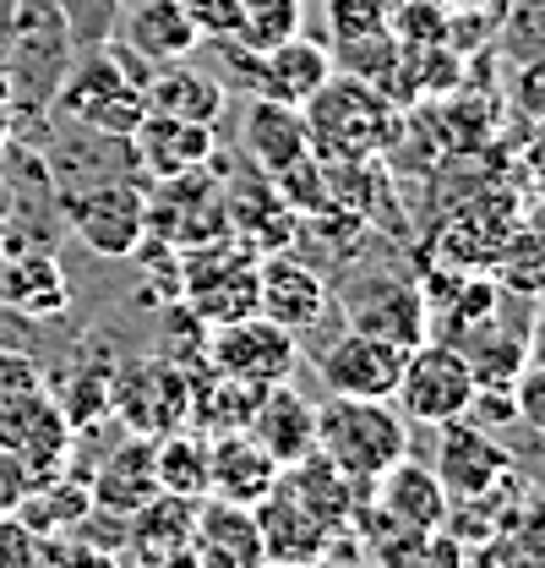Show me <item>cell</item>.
<instances>
[{
  "label": "cell",
  "mask_w": 545,
  "mask_h": 568,
  "mask_svg": "<svg viewBox=\"0 0 545 568\" xmlns=\"http://www.w3.org/2000/svg\"><path fill=\"white\" fill-rule=\"evenodd\" d=\"M28 487H33V470L11 448H0V514H17V503L28 497Z\"/></svg>",
  "instance_id": "cell-41"
},
{
  "label": "cell",
  "mask_w": 545,
  "mask_h": 568,
  "mask_svg": "<svg viewBox=\"0 0 545 568\" xmlns=\"http://www.w3.org/2000/svg\"><path fill=\"white\" fill-rule=\"evenodd\" d=\"M333 306L343 312V328H360V334H377V339H393L414 351L425 339V290L414 280L399 274H354L349 284L333 290Z\"/></svg>",
  "instance_id": "cell-10"
},
{
  "label": "cell",
  "mask_w": 545,
  "mask_h": 568,
  "mask_svg": "<svg viewBox=\"0 0 545 568\" xmlns=\"http://www.w3.org/2000/svg\"><path fill=\"white\" fill-rule=\"evenodd\" d=\"M496 50L524 67V61H545V0H513L496 17Z\"/></svg>",
  "instance_id": "cell-32"
},
{
  "label": "cell",
  "mask_w": 545,
  "mask_h": 568,
  "mask_svg": "<svg viewBox=\"0 0 545 568\" xmlns=\"http://www.w3.org/2000/svg\"><path fill=\"white\" fill-rule=\"evenodd\" d=\"M203 366L235 377V383H251V388H272V383H289L295 366H300V345L289 328H278L263 312H246L235 323H218L203 328Z\"/></svg>",
  "instance_id": "cell-8"
},
{
  "label": "cell",
  "mask_w": 545,
  "mask_h": 568,
  "mask_svg": "<svg viewBox=\"0 0 545 568\" xmlns=\"http://www.w3.org/2000/svg\"><path fill=\"white\" fill-rule=\"evenodd\" d=\"M480 568H491V564H480Z\"/></svg>",
  "instance_id": "cell-46"
},
{
  "label": "cell",
  "mask_w": 545,
  "mask_h": 568,
  "mask_svg": "<svg viewBox=\"0 0 545 568\" xmlns=\"http://www.w3.org/2000/svg\"><path fill=\"white\" fill-rule=\"evenodd\" d=\"M44 170H50V186L55 197H82L93 186H110V181H147L136 170V148L132 138H115V132H93L82 121H66V115H50L44 121V138L33 142Z\"/></svg>",
  "instance_id": "cell-5"
},
{
  "label": "cell",
  "mask_w": 545,
  "mask_h": 568,
  "mask_svg": "<svg viewBox=\"0 0 545 568\" xmlns=\"http://www.w3.org/2000/svg\"><path fill=\"white\" fill-rule=\"evenodd\" d=\"M388 11L393 0H322V17H328V39H360V33H382L388 28Z\"/></svg>",
  "instance_id": "cell-34"
},
{
  "label": "cell",
  "mask_w": 545,
  "mask_h": 568,
  "mask_svg": "<svg viewBox=\"0 0 545 568\" xmlns=\"http://www.w3.org/2000/svg\"><path fill=\"white\" fill-rule=\"evenodd\" d=\"M224 61V88H246L251 99H278V104H306L328 77H333V50L311 33H289L272 50H240V44H203Z\"/></svg>",
  "instance_id": "cell-4"
},
{
  "label": "cell",
  "mask_w": 545,
  "mask_h": 568,
  "mask_svg": "<svg viewBox=\"0 0 545 568\" xmlns=\"http://www.w3.org/2000/svg\"><path fill=\"white\" fill-rule=\"evenodd\" d=\"M404 345L343 328L339 339H328V351H317V377L328 394L343 399H393L399 372H404Z\"/></svg>",
  "instance_id": "cell-13"
},
{
  "label": "cell",
  "mask_w": 545,
  "mask_h": 568,
  "mask_svg": "<svg viewBox=\"0 0 545 568\" xmlns=\"http://www.w3.org/2000/svg\"><path fill=\"white\" fill-rule=\"evenodd\" d=\"M317 454H328L354 487H371L409 454V422L393 410V399L328 394L317 405Z\"/></svg>",
  "instance_id": "cell-3"
},
{
  "label": "cell",
  "mask_w": 545,
  "mask_h": 568,
  "mask_svg": "<svg viewBox=\"0 0 545 568\" xmlns=\"http://www.w3.org/2000/svg\"><path fill=\"white\" fill-rule=\"evenodd\" d=\"M136 170L147 181H169L186 170H207L218 153V126H197V121H175V115H142L132 132Z\"/></svg>",
  "instance_id": "cell-17"
},
{
  "label": "cell",
  "mask_w": 545,
  "mask_h": 568,
  "mask_svg": "<svg viewBox=\"0 0 545 568\" xmlns=\"http://www.w3.org/2000/svg\"><path fill=\"white\" fill-rule=\"evenodd\" d=\"M44 388L55 399V410L66 416L71 432H93V426L115 422V355H93V345L71 355L61 372H44Z\"/></svg>",
  "instance_id": "cell-19"
},
{
  "label": "cell",
  "mask_w": 545,
  "mask_h": 568,
  "mask_svg": "<svg viewBox=\"0 0 545 568\" xmlns=\"http://www.w3.org/2000/svg\"><path fill=\"white\" fill-rule=\"evenodd\" d=\"M0 568H50V541L33 536L17 514H0Z\"/></svg>",
  "instance_id": "cell-36"
},
{
  "label": "cell",
  "mask_w": 545,
  "mask_h": 568,
  "mask_svg": "<svg viewBox=\"0 0 545 568\" xmlns=\"http://www.w3.org/2000/svg\"><path fill=\"white\" fill-rule=\"evenodd\" d=\"M257 536H263V558L278 568H300V564H322L328 558V547H333V525L328 519H317L306 503L295 493H284V487H272L257 508Z\"/></svg>",
  "instance_id": "cell-15"
},
{
  "label": "cell",
  "mask_w": 545,
  "mask_h": 568,
  "mask_svg": "<svg viewBox=\"0 0 545 568\" xmlns=\"http://www.w3.org/2000/svg\"><path fill=\"white\" fill-rule=\"evenodd\" d=\"M197 503L203 497H175V493L147 497L136 514H126V552L121 558H132L136 568H158L169 552H181L192 541Z\"/></svg>",
  "instance_id": "cell-25"
},
{
  "label": "cell",
  "mask_w": 545,
  "mask_h": 568,
  "mask_svg": "<svg viewBox=\"0 0 545 568\" xmlns=\"http://www.w3.org/2000/svg\"><path fill=\"white\" fill-rule=\"evenodd\" d=\"M414 568H480V552L464 547L459 536H448V530H425V541L414 552Z\"/></svg>",
  "instance_id": "cell-38"
},
{
  "label": "cell",
  "mask_w": 545,
  "mask_h": 568,
  "mask_svg": "<svg viewBox=\"0 0 545 568\" xmlns=\"http://www.w3.org/2000/svg\"><path fill=\"white\" fill-rule=\"evenodd\" d=\"M88 493H93V503H104L115 514H136L147 497H158L153 437H136V432L121 426V443H110L104 459L88 470Z\"/></svg>",
  "instance_id": "cell-22"
},
{
  "label": "cell",
  "mask_w": 545,
  "mask_h": 568,
  "mask_svg": "<svg viewBox=\"0 0 545 568\" xmlns=\"http://www.w3.org/2000/svg\"><path fill=\"white\" fill-rule=\"evenodd\" d=\"M142 104L153 115H175V121H197V126H218L224 110H229V88L224 77L192 67V61H169V67H153L142 82Z\"/></svg>",
  "instance_id": "cell-20"
},
{
  "label": "cell",
  "mask_w": 545,
  "mask_h": 568,
  "mask_svg": "<svg viewBox=\"0 0 545 568\" xmlns=\"http://www.w3.org/2000/svg\"><path fill=\"white\" fill-rule=\"evenodd\" d=\"M110 39L121 50H132L136 61H147V67L192 61L203 50V39H197V28L186 17V0H126Z\"/></svg>",
  "instance_id": "cell-14"
},
{
  "label": "cell",
  "mask_w": 545,
  "mask_h": 568,
  "mask_svg": "<svg viewBox=\"0 0 545 568\" xmlns=\"http://www.w3.org/2000/svg\"><path fill=\"white\" fill-rule=\"evenodd\" d=\"M88 503H93L88 481H82L76 470H55V476H39V481L28 487V497L17 503V519H22L33 536L55 541V536H66L71 525L82 519Z\"/></svg>",
  "instance_id": "cell-27"
},
{
  "label": "cell",
  "mask_w": 545,
  "mask_h": 568,
  "mask_svg": "<svg viewBox=\"0 0 545 568\" xmlns=\"http://www.w3.org/2000/svg\"><path fill=\"white\" fill-rule=\"evenodd\" d=\"M251 568H278V564H268V558H263V564H251Z\"/></svg>",
  "instance_id": "cell-45"
},
{
  "label": "cell",
  "mask_w": 545,
  "mask_h": 568,
  "mask_svg": "<svg viewBox=\"0 0 545 568\" xmlns=\"http://www.w3.org/2000/svg\"><path fill=\"white\" fill-rule=\"evenodd\" d=\"M246 432L268 448L278 465H295V459H306L317 448V405L306 394H295L289 383H272V388H263Z\"/></svg>",
  "instance_id": "cell-24"
},
{
  "label": "cell",
  "mask_w": 545,
  "mask_h": 568,
  "mask_svg": "<svg viewBox=\"0 0 545 568\" xmlns=\"http://www.w3.org/2000/svg\"><path fill=\"white\" fill-rule=\"evenodd\" d=\"M66 230L104 263H126L147 241V181H110L61 203Z\"/></svg>",
  "instance_id": "cell-9"
},
{
  "label": "cell",
  "mask_w": 545,
  "mask_h": 568,
  "mask_svg": "<svg viewBox=\"0 0 545 568\" xmlns=\"http://www.w3.org/2000/svg\"><path fill=\"white\" fill-rule=\"evenodd\" d=\"M491 268H496V284L513 295H545V230L513 224V235L496 246Z\"/></svg>",
  "instance_id": "cell-30"
},
{
  "label": "cell",
  "mask_w": 545,
  "mask_h": 568,
  "mask_svg": "<svg viewBox=\"0 0 545 568\" xmlns=\"http://www.w3.org/2000/svg\"><path fill=\"white\" fill-rule=\"evenodd\" d=\"M278 487H284V493H295L306 508H311V514H317V519H328L333 530H343V525H349L354 503H360V493H366V487H354L339 465H333L328 454H317V448H311L306 459L284 465Z\"/></svg>",
  "instance_id": "cell-26"
},
{
  "label": "cell",
  "mask_w": 545,
  "mask_h": 568,
  "mask_svg": "<svg viewBox=\"0 0 545 568\" xmlns=\"http://www.w3.org/2000/svg\"><path fill=\"white\" fill-rule=\"evenodd\" d=\"M257 312L289 334H311L333 312V284L317 263L295 257L289 246L257 257Z\"/></svg>",
  "instance_id": "cell-12"
},
{
  "label": "cell",
  "mask_w": 545,
  "mask_h": 568,
  "mask_svg": "<svg viewBox=\"0 0 545 568\" xmlns=\"http://www.w3.org/2000/svg\"><path fill=\"white\" fill-rule=\"evenodd\" d=\"M513 422H524L535 437H545V366L524 361L513 377Z\"/></svg>",
  "instance_id": "cell-37"
},
{
  "label": "cell",
  "mask_w": 545,
  "mask_h": 568,
  "mask_svg": "<svg viewBox=\"0 0 545 568\" xmlns=\"http://www.w3.org/2000/svg\"><path fill=\"white\" fill-rule=\"evenodd\" d=\"M207 437H213V454H207V497L257 508V503L278 487L284 465L272 459L246 426H240V432H207Z\"/></svg>",
  "instance_id": "cell-16"
},
{
  "label": "cell",
  "mask_w": 545,
  "mask_h": 568,
  "mask_svg": "<svg viewBox=\"0 0 545 568\" xmlns=\"http://www.w3.org/2000/svg\"><path fill=\"white\" fill-rule=\"evenodd\" d=\"M306 33V0H240V50H272Z\"/></svg>",
  "instance_id": "cell-31"
},
{
  "label": "cell",
  "mask_w": 545,
  "mask_h": 568,
  "mask_svg": "<svg viewBox=\"0 0 545 568\" xmlns=\"http://www.w3.org/2000/svg\"><path fill=\"white\" fill-rule=\"evenodd\" d=\"M0 306L17 317H61L71 306V280L55 257V246H22L0 257Z\"/></svg>",
  "instance_id": "cell-18"
},
{
  "label": "cell",
  "mask_w": 545,
  "mask_h": 568,
  "mask_svg": "<svg viewBox=\"0 0 545 568\" xmlns=\"http://www.w3.org/2000/svg\"><path fill=\"white\" fill-rule=\"evenodd\" d=\"M207 454L213 437L203 426H175L164 437H153V470H158V493L175 497H207Z\"/></svg>",
  "instance_id": "cell-28"
},
{
  "label": "cell",
  "mask_w": 545,
  "mask_h": 568,
  "mask_svg": "<svg viewBox=\"0 0 545 568\" xmlns=\"http://www.w3.org/2000/svg\"><path fill=\"white\" fill-rule=\"evenodd\" d=\"M158 568H203V558H197V552H192V541H186L181 552H169V558H164Z\"/></svg>",
  "instance_id": "cell-43"
},
{
  "label": "cell",
  "mask_w": 545,
  "mask_h": 568,
  "mask_svg": "<svg viewBox=\"0 0 545 568\" xmlns=\"http://www.w3.org/2000/svg\"><path fill=\"white\" fill-rule=\"evenodd\" d=\"M393 399H399V416L414 426L459 422L470 416V399H475V366L453 339H420L404 355Z\"/></svg>",
  "instance_id": "cell-7"
},
{
  "label": "cell",
  "mask_w": 545,
  "mask_h": 568,
  "mask_svg": "<svg viewBox=\"0 0 545 568\" xmlns=\"http://www.w3.org/2000/svg\"><path fill=\"white\" fill-rule=\"evenodd\" d=\"M110 416L136 437H164L192 422V366L181 355L115 361V405Z\"/></svg>",
  "instance_id": "cell-6"
},
{
  "label": "cell",
  "mask_w": 545,
  "mask_h": 568,
  "mask_svg": "<svg viewBox=\"0 0 545 568\" xmlns=\"http://www.w3.org/2000/svg\"><path fill=\"white\" fill-rule=\"evenodd\" d=\"M453 6H496V0H453Z\"/></svg>",
  "instance_id": "cell-44"
},
{
  "label": "cell",
  "mask_w": 545,
  "mask_h": 568,
  "mask_svg": "<svg viewBox=\"0 0 545 568\" xmlns=\"http://www.w3.org/2000/svg\"><path fill=\"white\" fill-rule=\"evenodd\" d=\"M300 110L317 159H377L393 148L399 132V104L349 71H333Z\"/></svg>",
  "instance_id": "cell-2"
},
{
  "label": "cell",
  "mask_w": 545,
  "mask_h": 568,
  "mask_svg": "<svg viewBox=\"0 0 545 568\" xmlns=\"http://www.w3.org/2000/svg\"><path fill=\"white\" fill-rule=\"evenodd\" d=\"M431 432H436L431 470H436V481H442L448 497H480V493H491V487H502L518 470V454L491 426H475L470 416L442 422V426H431Z\"/></svg>",
  "instance_id": "cell-11"
},
{
  "label": "cell",
  "mask_w": 545,
  "mask_h": 568,
  "mask_svg": "<svg viewBox=\"0 0 545 568\" xmlns=\"http://www.w3.org/2000/svg\"><path fill=\"white\" fill-rule=\"evenodd\" d=\"M524 361L545 366V312H535V317H529V334H524Z\"/></svg>",
  "instance_id": "cell-42"
},
{
  "label": "cell",
  "mask_w": 545,
  "mask_h": 568,
  "mask_svg": "<svg viewBox=\"0 0 545 568\" xmlns=\"http://www.w3.org/2000/svg\"><path fill=\"white\" fill-rule=\"evenodd\" d=\"M240 148L257 164V175H278V170L300 164L311 153L306 110L300 104H278V99H251L246 121H240Z\"/></svg>",
  "instance_id": "cell-21"
},
{
  "label": "cell",
  "mask_w": 545,
  "mask_h": 568,
  "mask_svg": "<svg viewBox=\"0 0 545 568\" xmlns=\"http://www.w3.org/2000/svg\"><path fill=\"white\" fill-rule=\"evenodd\" d=\"M147 61H136L132 50H121L115 39L110 44H88L71 55V71L55 93V110L50 115H66L82 121L93 132H115V138H132L136 121L147 115L142 104V82H147Z\"/></svg>",
  "instance_id": "cell-1"
},
{
  "label": "cell",
  "mask_w": 545,
  "mask_h": 568,
  "mask_svg": "<svg viewBox=\"0 0 545 568\" xmlns=\"http://www.w3.org/2000/svg\"><path fill=\"white\" fill-rule=\"evenodd\" d=\"M55 6H61V17H66L71 44L88 50V44H110V33H115L126 0H55Z\"/></svg>",
  "instance_id": "cell-33"
},
{
  "label": "cell",
  "mask_w": 545,
  "mask_h": 568,
  "mask_svg": "<svg viewBox=\"0 0 545 568\" xmlns=\"http://www.w3.org/2000/svg\"><path fill=\"white\" fill-rule=\"evenodd\" d=\"M480 564L491 568H545V497H524V508L496 530Z\"/></svg>",
  "instance_id": "cell-29"
},
{
  "label": "cell",
  "mask_w": 545,
  "mask_h": 568,
  "mask_svg": "<svg viewBox=\"0 0 545 568\" xmlns=\"http://www.w3.org/2000/svg\"><path fill=\"white\" fill-rule=\"evenodd\" d=\"M192 552L203 568H251L263 564V536H257V514L224 497H203L197 519H192Z\"/></svg>",
  "instance_id": "cell-23"
},
{
  "label": "cell",
  "mask_w": 545,
  "mask_h": 568,
  "mask_svg": "<svg viewBox=\"0 0 545 568\" xmlns=\"http://www.w3.org/2000/svg\"><path fill=\"white\" fill-rule=\"evenodd\" d=\"M50 568H126V558L104 552V547H88L76 536H55L50 541Z\"/></svg>",
  "instance_id": "cell-40"
},
{
  "label": "cell",
  "mask_w": 545,
  "mask_h": 568,
  "mask_svg": "<svg viewBox=\"0 0 545 568\" xmlns=\"http://www.w3.org/2000/svg\"><path fill=\"white\" fill-rule=\"evenodd\" d=\"M203 44H240V0H186Z\"/></svg>",
  "instance_id": "cell-35"
},
{
  "label": "cell",
  "mask_w": 545,
  "mask_h": 568,
  "mask_svg": "<svg viewBox=\"0 0 545 568\" xmlns=\"http://www.w3.org/2000/svg\"><path fill=\"white\" fill-rule=\"evenodd\" d=\"M513 110L529 115V126H545V61H524L513 67Z\"/></svg>",
  "instance_id": "cell-39"
}]
</instances>
